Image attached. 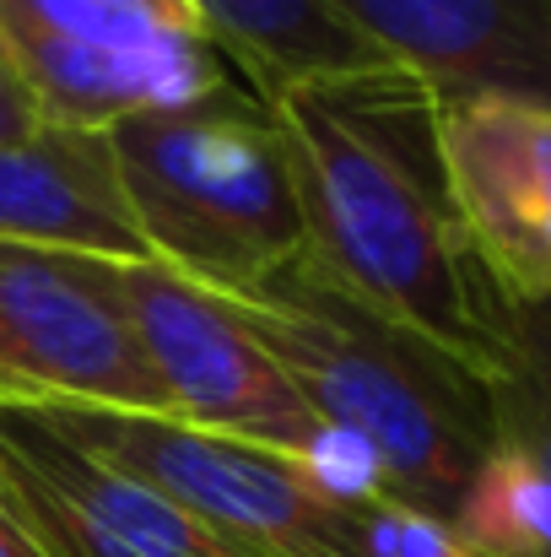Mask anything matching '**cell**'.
Segmentation results:
<instances>
[{"instance_id":"6da1fadb","label":"cell","mask_w":551,"mask_h":557,"mask_svg":"<svg viewBox=\"0 0 551 557\" xmlns=\"http://www.w3.org/2000/svg\"><path fill=\"white\" fill-rule=\"evenodd\" d=\"M438 92L400 65L309 82L271 103L309 222V255L384 320L498 379L519 309L476 265L433 141Z\"/></svg>"},{"instance_id":"7a4b0ae2","label":"cell","mask_w":551,"mask_h":557,"mask_svg":"<svg viewBox=\"0 0 551 557\" xmlns=\"http://www.w3.org/2000/svg\"><path fill=\"white\" fill-rule=\"evenodd\" d=\"M227 304L271 347L320 422L358 433L384 460L395 504L454 520L465 482L498 444L487 373L367 309L314 255H298Z\"/></svg>"},{"instance_id":"3957f363","label":"cell","mask_w":551,"mask_h":557,"mask_svg":"<svg viewBox=\"0 0 551 557\" xmlns=\"http://www.w3.org/2000/svg\"><path fill=\"white\" fill-rule=\"evenodd\" d=\"M109 147L152 260L184 282L243 298L309 255L281 125L243 82L184 109L136 114L109 131Z\"/></svg>"},{"instance_id":"277c9868","label":"cell","mask_w":551,"mask_h":557,"mask_svg":"<svg viewBox=\"0 0 551 557\" xmlns=\"http://www.w3.org/2000/svg\"><path fill=\"white\" fill-rule=\"evenodd\" d=\"M0 54L43 125L98 136L233 82L189 0H0Z\"/></svg>"},{"instance_id":"5b68a950","label":"cell","mask_w":551,"mask_h":557,"mask_svg":"<svg viewBox=\"0 0 551 557\" xmlns=\"http://www.w3.org/2000/svg\"><path fill=\"white\" fill-rule=\"evenodd\" d=\"M87 455L158 487L195 520L260 557H363L358 509L330 504L287 449L205 433L163 411L38 406Z\"/></svg>"},{"instance_id":"8992f818","label":"cell","mask_w":551,"mask_h":557,"mask_svg":"<svg viewBox=\"0 0 551 557\" xmlns=\"http://www.w3.org/2000/svg\"><path fill=\"white\" fill-rule=\"evenodd\" d=\"M0 400L168 417L114 260L0 238Z\"/></svg>"},{"instance_id":"52a82bcc","label":"cell","mask_w":551,"mask_h":557,"mask_svg":"<svg viewBox=\"0 0 551 557\" xmlns=\"http://www.w3.org/2000/svg\"><path fill=\"white\" fill-rule=\"evenodd\" d=\"M114 287L174 422L287 455L314 444L325 428L320 411L222 293L184 282L158 260H114Z\"/></svg>"},{"instance_id":"ba28073f","label":"cell","mask_w":551,"mask_h":557,"mask_svg":"<svg viewBox=\"0 0 551 557\" xmlns=\"http://www.w3.org/2000/svg\"><path fill=\"white\" fill-rule=\"evenodd\" d=\"M454 222L509 309L551 304V98L454 92L433 103Z\"/></svg>"},{"instance_id":"9c48e42d","label":"cell","mask_w":551,"mask_h":557,"mask_svg":"<svg viewBox=\"0 0 551 557\" xmlns=\"http://www.w3.org/2000/svg\"><path fill=\"white\" fill-rule=\"evenodd\" d=\"M0 487L49 557H260L87 455L38 406L0 400Z\"/></svg>"},{"instance_id":"30bf717a","label":"cell","mask_w":551,"mask_h":557,"mask_svg":"<svg viewBox=\"0 0 551 557\" xmlns=\"http://www.w3.org/2000/svg\"><path fill=\"white\" fill-rule=\"evenodd\" d=\"M389 65L454 92L551 98V0H325Z\"/></svg>"},{"instance_id":"8fae6325","label":"cell","mask_w":551,"mask_h":557,"mask_svg":"<svg viewBox=\"0 0 551 557\" xmlns=\"http://www.w3.org/2000/svg\"><path fill=\"white\" fill-rule=\"evenodd\" d=\"M0 238L98 260H152L114 174V147L98 131L43 125L0 147Z\"/></svg>"},{"instance_id":"7c38bea8","label":"cell","mask_w":551,"mask_h":557,"mask_svg":"<svg viewBox=\"0 0 551 557\" xmlns=\"http://www.w3.org/2000/svg\"><path fill=\"white\" fill-rule=\"evenodd\" d=\"M189 5L265 109L292 87L367 76L389 65L325 0H189Z\"/></svg>"},{"instance_id":"4fadbf2b","label":"cell","mask_w":551,"mask_h":557,"mask_svg":"<svg viewBox=\"0 0 551 557\" xmlns=\"http://www.w3.org/2000/svg\"><path fill=\"white\" fill-rule=\"evenodd\" d=\"M449 531L471 557H551V471L498 438L465 482Z\"/></svg>"},{"instance_id":"5bb4252c","label":"cell","mask_w":551,"mask_h":557,"mask_svg":"<svg viewBox=\"0 0 551 557\" xmlns=\"http://www.w3.org/2000/svg\"><path fill=\"white\" fill-rule=\"evenodd\" d=\"M498 438L519 444L551 471V304L519 314V342L492 379Z\"/></svg>"},{"instance_id":"9a60e30c","label":"cell","mask_w":551,"mask_h":557,"mask_svg":"<svg viewBox=\"0 0 551 557\" xmlns=\"http://www.w3.org/2000/svg\"><path fill=\"white\" fill-rule=\"evenodd\" d=\"M298 466L303 476L341 509H367L378 498H389V476H384V460L367 449L358 433L347 428H320L309 449H298Z\"/></svg>"},{"instance_id":"2e32d148","label":"cell","mask_w":551,"mask_h":557,"mask_svg":"<svg viewBox=\"0 0 551 557\" xmlns=\"http://www.w3.org/2000/svg\"><path fill=\"white\" fill-rule=\"evenodd\" d=\"M358 536H363V557H471L465 542L449 531V520H433L395 498L358 509Z\"/></svg>"},{"instance_id":"e0dca14e","label":"cell","mask_w":551,"mask_h":557,"mask_svg":"<svg viewBox=\"0 0 551 557\" xmlns=\"http://www.w3.org/2000/svg\"><path fill=\"white\" fill-rule=\"evenodd\" d=\"M38 131H43V109L27 92V82L16 76V65L0 54V147H16Z\"/></svg>"},{"instance_id":"ac0fdd59","label":"cell","mask_w":551,"mask_h":557,"mask_svg":"<svg viewBox=\"0 0 551 557\" xmlns=\"http://www.w3.org/2000/svg\"><path fill=\"white\" fill-rule=\"evenodd\" d=\"M0 557H49L43 542L27 531V520L16 515V504L5 498V487H0Z\"/></svg>"}]
</instances>
